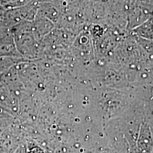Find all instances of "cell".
I'll return each instance as SVG.
<instances>
[{
  "instance_id": "277c9868",
  "label": "cell",
  "mask_w": 153,
  "mask_h": 153,
  "mask_svg": "<svg viewBox=\"0 0 153 153\" xmlns=\"http://www.w3.org/2000/svg\"><path fill=\"white\" fill-rule=\"evenodd\" d=\"M28 153H44V152L40 148L35 147L31 149L30 150L29 149V152Z\"/></svg>"
},
{
  "instance_id": "7a4b0ae2",
  "label": "cell",
  "mask_w": 153,
  "mask_h": 153,
  "mask_svg": "<svg viewBox=\"0 0 153 153\" xmlns=\"http://www.w3.org/2000/svg\"><path fill=\"white\" fill-rule=\"evenodd\" d=\"M0 57L24 59L17 49L10 28L0 27Z\"/></svg>"
},
{
  "instance_id": "3957f363",
  "label": "cell",
  "mask_w": 153,
  "mask_h": 153,
  "mask_svg": "<svg viewBox=\"0 0 153 153\" xmlns=\"http://www.w3.org/2000/svg\"><path fill=\"white\" fill-rule=\"evenodd\" d=\"M53 28V22L38 13L32 21L33 33L38 41L51 33Z\"/></svg>"
},
{
  "instance_id": "6da1fadb",
  "label": "cell",
  "mask_w": 153,
  "mask_h": 153,
  "mask_svg": "<svg viewBox=\"0 0 153 153\" xmlns=\"http://www.w3.org/2000/svg\"><path fill=\"white\" fill-rule=\"evenodd\" d=\"M16 48L25 60L36 59L39 55V43L33 33L32 21H24L10 28Z\"/></svg>"
}]
</instances>
